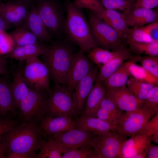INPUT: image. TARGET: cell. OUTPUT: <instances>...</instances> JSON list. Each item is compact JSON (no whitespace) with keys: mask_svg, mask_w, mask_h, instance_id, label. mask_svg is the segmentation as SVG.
<instances>
[{"mask_svg":"<svg viewBox=\"0 0 158 158\" xmlns=\"http://www.w3.org/2000/svg\"><path fill=\"white\" fill-rule=\"evenodd\" d=\"M5 155L30 153L39 150L45 140L39 121L23 122L1 135Z\"/></svg>","mask_w":158,"mask_h":158,"instance_id":"6da1fadb","label":"cell"},{"mask_svg":"<svg viewBox=\"0 0 158 158\" xmlns=\"http://www.w3.org/2000/svg\"><path fill=\"white\" fill-rule=\"evenodd\" d=\"M66 11L63 28L70 40L84 53L98 46L92 37L89 23L81 9L69 1L66 5Z\"/></svg>","mask_w":158,"mask_h":158,"instance_id":"7a4b0ae2","label":"cell"},{"mask_svg":"<svg viewBox=\"0 0 158 158\" xmlns=\"http://www.w3.org/2000/svg\"><path fill=\"white\" fill-rule=\"evenodd\" d=\"M74 54L69 46L57 43L48 47L42 55L44 62L48 69L50 79L54 84L66 85Z\"/></svg>","mask_w":158,"mask_h":158,"instance_id":"3957f363","label":"cell"},{"mask_svg":"<svg viewBox=\"0 0 158 158\" xmlns=\"http://www.w3.org/2000/svg\"><path fill=\"white\" fill-rule=\"evenodd\" d=\"M158 109L143 102L137 109L125 112L121 116L114 131L126 137L140 134Z\"/></svg>","mask_w":158,"mask_h":158,"instance_id":"277c9868","label":"cell"},{"mask_svg":"<svg viewBox=\"0 0 158 158\" xmlns=\"http://www.w3.org/2000/svg\"><path fill=\"white\" fill-rule=\"evenodd\" d=\"M78 115L66 85L54 84L49 92L45 116H63L71 118Z\"/></svg>","mask_w":158,"mask_h":158,"instance_id":"5b68a950","label":"cell"},{"mask_svg":"<svg viewBox=\"0 0 158 158\" xmlns=\"http://www.w3.org/2000/svg\"><path fill=\"white\" fill-rule=\"evenodd\" d=\"M49 92L30 88L21 101L18 109L23 122L39 121L45 116Z\"/></svg>","mask_w":158,"mask_h":158,"instance_id":"8992f818","label":"cell"},{"mask_svg":"<svg viewBox=\"0 0 158 158\" xmlns=\"http://www.w3.org/2000/svg\"><path fill=\"white\" fill-rule=\"evenodd\" d=\"M89 23L93 38L98 46L114 51L121 45V37L114 29L94 14Z\"/></svg>","mask_w":158,"mask_h":158,"instance_id":"52a82bcc","label":"cell"},{"mask_svg":"<svg viewBox=\"0 0 158 158\" xmlns=\"http://www.w3.org/2000/svg\"><path fill=\"white\" fill-rule=\"evenodd\" d=\"M23 69L25 81L30 88L50 92L49 72L45 64L37 57L25 61Z\"/></svg>","mask_w":158,"mask_h":158,"instance_id":"ba28073f","label":"cell"},{"mask_svg":"<svg viewBox=\"0 0 158 158\" xmlns=\"http://www.w3.org/2000/svg\"><path fill=\"white\" fill-rule=\"evenodd\" d=\"M127 137L115 131L96 135L89 144L97 158H120L122 145Z\"/></svg>","mask_w":158,"mask_h":158,"instance_id":"9c48e42d","label":"cell"},{"mask_svg":"<svg viewBox=\"0 0 158 158\" xmlns=\"http://www.w3.org/2000/svg\"><path fill=\"white\" fill-rule=\"evenodd\" d=\"M36 7L50 34H57L63 28L65 20L54 2L49 0H42Z\"/></svg>","mask_w":158,"mask_h":158,"instance_id":"30bf717a","label":"cell"},{"mask_svg":"<svg viewBox=\"0 0 158 158\" xmlns=\"http://www.w3.org/2000/svg\"><path fill=\"white\" fill-rule=\"evenodd\" d=\"M84 53L80 50L74 54L66 85L71 95L78 83L89 73L93 67Z\"/></svg>","mask_w":158,"mask_h":158,"instance_id":"8fae6325","label":"cell"},{"mask_svg":"<svg viewBox=\"0 0 158 158\" xmlns=\"http://www.w3.org/2000/svg\"><path fill=\"white\" fill-rule=\"evenodd\" d=\"M105 88V95L123 111H134L144 102L138 99L126 86L116 88Z\"/></svg>","mask_w":158,"mask_h":158,"instance_id":"7c38bea8","label":"cell"},{"mask_svg":"<svg viewBox=\"0 0 158 158\" xmlns=\"http://www.w3.org/2000/svg\"><path fill=\"white\" fill-rule=\"evenodd\" d=\"M98 73L97 67L93 66L89 73L78 83L71 94L78 115H81L83 112L86 99L96 80Z\"/></svg>","mask_w":158,"mask_h":158,"instance_id":"4fadbf2b","label":"cell"},{"mask_svg":"<svg viewBox=\"0 0 158 158\" xmlns=\"http://www.w3.org/2000/svg\"><path fill=\"white\" fill-rule=\"evenodd\" d=\"M130 137L123 144L120 158H146L151 144L149 137L139 134Z\"/></svg>","mask_w":158,"mask_h":158,"instance_id":"5bb4252c","label":"cell"},{"mask_svg":"<svg viewBox=\"0 0 158 158\" xmlns=\"http://www.w3.org/2000/svg\"><path fill=\"white\" fill-rule=\"evenodd\" d=\"M96 135L74 128L55 133L48 137L56 140L65 147L78 148L89 144Z\"/></svg>","mask_w":158,"mask_h":158,"instance_id":"9a60e30c","label":"cell"},{"mask_svg":"<svg viewBox=\"0 0 158 158\" xmlns=\"http://www.w3.org/2000/svg\"><path fill=\"white\" fill-rule=\"evenodd\" d=\"M22 28L31 32L39 42H46L51 40V36L46 28L36 7L29 10L28 15L22 24Z\"/></svg>","mask_w":158,"mask_h":158,"instance_id":"2e32d148","label":"cell"},{"mask_svg":"<svg viewBox=\"0 0 158 158\" xmlns=\"http://www.w3.org/2000/svg\"><path fill=\"white\" fill-rule=\"evenodd\" d=\"M81 115L74 120L76 128L97 135H104L115 130L116 126L111 123L96 117Z\"/></svg>","mask_w":158,"mask_h":158,"instance_id":"e0dca14e","label":"cell"},{"mask_svg":"<svg viewBox=\"0 0 158 158\" xmlns=\"http://www.w3.org/2000/svg\"><path fill=\"white\" fill-rule=\"evenodd\" d=\"M28 3L17 1L0 4V14L11 25L22 24L28 13Z\"/></svg>","mask_w":158,"mask_h":158,"instance_id":"ac0fdd59","label":"cell"},{"mask_svg":"<svg viewBox=\"0 0 158 158\" xmlns=\"http://www.w3.org/2000/svg\"><path fill=\"white\" fill-rule=\"evenodd\" d=\"M39 122L44 137L76 128L74 120L68 117L45 116Z\"/></svg>","mask_w":158,"mask_h":158,"instance_id":"d6986e66","label":"cell"},{"mask_svg":"<svg viewBox=\"0 0 158 158\" xmlns=\"http://www.w3.org/2000/svg\"><path fill=\"white\" fill-rule=\"evenodd\" d=\"M25 61H19L13 73V79L10 88L14 106L18 109L21 101L29 91L30 88L26 84L23 75Z\"/></svg>","mask_w":158,"mask_h":158,"instance_id":"ffe728a7","label":"cell"},{"mask_svg":"<svg viewBox=\"0 0 158 158\" xmlns=\"http://www.w3.org/2000/svg\"><path fill=\"white\" fill-rule=\"evenodd\" d=\"M131 51L122 45L116 50L114 57L109 62L101 66L96 80L102 83L118 69L127 60L132 59Z\"/></svg>","mask_w":158,"mask_h":158,"instance_id":"44dd1931","label":"cell"},{"mask_svg":"<svg viewBox=\"0 0 158 158\" xmlns=\"http://www.w3.org/2000/svg\"><path fill=\"white\" fill-rule=\"evenodd\" d=\"M158 18L157 10L133 7L126 15L125 19L128 27L135 28L157 22Z\"/></svg>","mask_w":158,"mask_h":158,"instance_id":"7402d4cb","label":"cell"},{"mask_svg":"<svg viewBox=\"0 0 158 158\" xmlns=\"http://www.w3.org/2000/svg\"><path fill=\"white\" fill-rule=\"evenodd\" d=\"M11 79L9 74L0 76V120L16 112L10 88Z\"/></svg>","mask_w":158,"mask_h":158,"instance_id":"603a6c76","label":"cell"},{"mask_svg":"<svg viewBox=\"0 0 158 158\" xmlns=\"http://www.w3.org/2000/svg\"><path fill=\"white\" fill-rule=\"evenodd\" d=\"M105 94V89L102 83L96 80L85 102L81 115L96 117L97 111Z\"/></svg>","mask_w":158,"mask_h":158,"instance_id":"cb8c5ba5","label":"cell"},{"mask_svg":"<svg viewBox=\"0 0 158 158\" xmlns=\"http://www.w3.org/2000/svg\"><path fill=\"white\" fill-rule=\"evenodd\" d=\"M48 47L40 44L15 46L7 56L18 61H25L32 57L42 56L47 51Z\"/></svg>","mask_w":158,"mask_h":158,"instance_id":"d4e9b609","label":"cell"},{"mask_svg":"<svg viewBox=\"0 0 158 158\" xmlns=\"http://www.w3.org/2000/svg\"><path fill=\"white\" fill-rule=\"evenodd\" d=\"M131 59L128 60L123 63L102 83L105 87L116 88L126 85L127 81L130 76L128 66Z\"/></svg>","mask_w":158,"mask_h":158,"instance_id":"484cf974","label":"cell"},{"mask_svg":"<svg viewBox=\"0 0 158 158\" xmlns=\"http://www.w3.org/2000/svg\"><path fill=\"white\" fill-rule=\"evenodd\" d=\"M140 56H134L130 61L128 69L130 76L143 82L158 85V78L150 73L141 66L136 63Z\"/></svg>","mask_w":158,"mask_h":158,"instance_id":"4316f807","label":"cell"},{"mask_svg":"<svg viewBox=\"0 0 158 158\" xmlns=\"http://www.w3.org/2000/svg\"><path fill=\"white\" fill-rule=\"evenodd\" d=\"M40 149L36 158H61L64 146L53 139L48 137Z\"/></svg>","mask_w":158,"mask_h":158,"instance_id":"83f0119b","label":"cell"},{"mask_svg":"<svg viewBox=\"0 0 158 158\" xmlns=\"http://www.w3.org/2000/svg\"><path fill=\"white\" fill-rule=\"evenodd\" d=\"M10 34L14 40L15 46L40 44L36 37L31 32L22 27L17 28Z\"/></svg>","mask_w":158,"mask_h":158,"instance_id":"f1b7e54d","label":"cell"},{"mask_svg":"<svg viewBox=\"0 0 158 158\" xmlns=\"http://www.w3.org/2000/svg\"><path fill=\"white\" fill-rule=\"evenodd\" d=\"M154 85L140 81L130 76L126 86L138 99L144 101L147 93Z\"/></svg>","mask_w":158,"mask_h":158,"instance_id":"f546056e","label":"cell"},{"mask_svg":"<svg viewBox=\"0 0 158 158\" xmlns=\"http://www.w3.org/2000/svg\"><path fill=\"white\" fill-rule=\"evenodd\" d=\"M116 51V50L110 51L97 46L88 52L87 57L93 63L97 65L102 66L112 59L114 56Z\"/></svg>","mask_w":158,"mask_h":158,"instance_id":"4dcf8cb0","label":"cell"},{"mask_svg":"<svg viewBox=\"0 0 158 158\" xmlns=\"http://www.w3.org/2000/svg\"><path fill=\"white\" fill-rule=\"evenodd\" d=\"M61 158H97L89 144L80 148H70L64 146Z\"/></svg>","mask_w":158,"mask_h":158,"instance_id":"1f68e13d","label":"cell"},{"mask_svg":"<svg viewBox=\"0 0 158 158\" xmlns=\"http://www.w3.org/2000/svg\"><path fill=\"white\" fill-rule=\"evenodd\" d=\"M127 42L131 51L149 56H158V42Z\"/></svg>","mask_w":158,"mask_h":158,"instance_id":"d6a6232c","label":"cell"},{"mask_svg":"<svg viewBox=\"0 0 158 158\" xmlns=\"http://www.w3.org/2000/svg\"><path fill=\"white\" fill-rule=\"evenodd\" d=\"M105 9L119 11L126 14L133 8L136 1L133 0H98Z\"/></svg>","mask_w":158,"mask_h":158,"instance_id":"836d02e7","label":"cell"},{"mask_svg":"<svg viewBox=\"0 0 158 158\" xmlns=\"http://www.w3.org/2000/svg\"><path fill=\"white\" fill-rule=\"evenodd\" d=\"M125 37L126 38L127 42H154L148 35L145 26L140 27H128Z\"/></svg>","mask_w":158,"mask_h":158,"instance_id":"e575fe53","label":"cell"},{"mask_svg":"<svg viewBox=\"0 0 158 158\" xmlns=\"http://www.w3.org/2000/svg\"><path fill=\"white\" fill-rule=\"evenodd\" d=\"M105 110L116 121L117 125L123 111L119 109L115 103L105 95L100 104L99 107Z\"/></svg>","mask_w":158,"mask_h":158,"instance_id":"d590c367","label":"cell"},{"mask_svg":"<svg viewBox=\"0 0 158 158\" xmlns=\"http://www.w3.org/2000/svg\"><path fill=\"white\" fill-rule=\"evenodd\" d=\"M138 61L145 69L158 78V56L147 55L140 56Z\"/></svg>","mask_w":158,"mask_h":158,"instance_id":"8d00e7d4","label":"cell"},{"mask_svg":"<svg viewBox=\"0 0 158 158\" xmlns=\"http://www.w3.org/2000/svg\"><path fill=\"white\" fill-rule=\"evenodd\" d=\"M15 47V44L10 34L5 31L0 32V55L8 54Z\"/></svg>","mask_w":158,"mask_h":158,"instance_id":"74e56055","label":"cell"},{"mask_svg":"<svg viewBox=\"0 0 158 158\" xmlns=\"http://www.w3.org/2000/svg\"><path fill=\"white\" fill-rule=\"evenodd\" d=\"M125 17H116L103 21L116 30L121 38L125 37L128 26Z\"/></svg>","mask_w":158,"mask_h":158,"instance_id":"f35d334b","label":"cell"},{"mask_svg":"<svg viewBox=\"0 0 158 158\" xmlns=\"http://www.w3.org/2000/svg\"><path fill=\"white\" fill-rule=\"evenodd\" d=\"M73 4L78 8L88 9L93 12L98 11L104 8L98 0H75Z\"/></svg>","mask_w":158,"mask_h":158,"instance_id":"ab89813d","label":"cell"},{"mask_svg":"<svg viewBox=\"0 0 158 158\" xmlns=\"http://www.w3.org/2000/svg\"><path fill=\"white\" fill-rule=\"evenodd\" d=\"M92 12L93 14L103 21L116 17H125L126 15L120 11L104 8L98 11Z\"/></svg>","mask_w":158,"mask_h":158,"instance_id":"60d3db41","label":"cell"},{"mask_svg":"<svg viewBox=\"0 0 158 158\" xmlns=\"http://www.w3.org/2000/svg\"><path fill=\"white\" fill-rule=\"evenodd\" d=\"M158 132V113L148 122L140 134L150 136Z\"/></svg>","mask_w":158,"mask_h":158,"instance_id":"b9f144b4","label":"cell"},{"mask_svg":"<svg viewBox=\"0 0 158 158\" xmlns=\"http://www.w3.org/2000/svg\"><path fill=\"white\" fill-rule=\"evenodd\" d=\"M144 102L158 109V86L155 85L147 93Z\"/></svg>","mask_w":158,"mask_h":158,"instance_id":"7bdbcfd3","label":"cell"},{"mask_svg":"<svg viewBox=\"0 0 158 158\" xmlns=\"http://www.w3.org/2000/svg\"><path fill=\"white\" fill-rule=\"evenodd\" d=\"M17 125L18 122L15 120L6 118L0 120V135Z\"/></svg>","mask_w":158,"mask_h":158,"instance_id":"ee69618b","label":"cell"},{"mask_svg":"<svg viewBox=\"0 0 158 158\" xmlns=\"http://www.w3.org/2000/svg\"><path fill=\"white\" fill-rule=\"evenodd\" d=\"M158 5V0H136L133 7L152 9Z\"/></svg>","mask_w":158,"mask_h":158,"instance_id":"f6af8a7d","label":"cell"},{"mask_svg":"<svg viewBox=\"0 0 158 158\" xmlns=\"http://www.w3.org/2000/svg\"><path fill=\"white\" fill-rule=\"evenodd\" d=\"M147 34L154 42H158V23L157 22L148 24L145 26Z\"/></svg>","mask_w":158,"mask_h":158,"instance_id":"bcb514c9","label":"cell"},{"mask_svg":"<svg viewBox=\"0 0 158 158\" xmlns=\"http://www.w3.org/2000/svg\"><path fill=\"white\" fill-rule=\"evenodd\" d=\"M96 117L104 121L111 123L116 126V123L111 116L104 109L99 107L97 110Z\"/></svg>","mask_w":158,"mask_h":158,"instance_id":"7dc6e473","label":"cell"},{"mask_svg":"<svg viewBox=\"0 0 158 158\" xmlns=\"http://www.w3.org/2000/svg\"><path fill=\"white\" fill-rule=\"evenodd\" d=\"M6 158H36V152L30 153L10 152L7 154Z\"/></svg>","mask_w":158,"mask_h":158,"instance_id":"c3c4849f","label":"cell"},{"mask_svg":"<svg viewBox=\"0 0 158 158\" xmlns=\"http://www.w3.org/2000/svg\"><path fill=\"white\" fill-rule=\"evenodd\" d=\"M6 56H0V76L8 73Z\"/></svg>","mask_w":158,"mask_h":158,"instance_id":"681fc988","label":"cell"},{"mask_svg":"<svg viewBox=\"0 0 158 158\" xmlns=\"http://www.w3.org/2000/svg\"><path fill=\"white\" fill-rule=\"evenodd\" d=\"M147 158H158V146L151 144L147 153Z\"/></svg>","mask_w":158,"mask_h":158,"instance_id":"f907efd6","label":"cell"},{"mask_svg":"<svg viewBox=\"0 0 158 158\" xmlns=\"http://www.w3.org/2000/svg\"><path fill=\"white\" fill-rule=\"evenodd\" d=\"M11 25L0 14V32L9 29Z\"/></svg>","mask_w":158,"mask_h":158,"instance_id":"816d5d0a","label":"cell"},{"mask_svg":"<svg viewBox=\"0 0 158 158\" xmlns=\"http://www.w3.org/2000/svg\"><path fill=\"white\" fill-rule=\"evenodd\" d=\"M1 135H0V158H6L5 150L2 141Z\"/></svg>","mask_w":158,"mask_h":158,"instance_id":"f5cc1de1","label":"cell"},{"mask_svg":"<svg viewBox=\"0 0 158 158\" xmlns=\"http://www.w3.org/2000/svg\"><path fill=\"white\" fill-rule=\"evenodd\" d=\"M151 141H152L156 144H158V132L149 136Z\"/></svg>","mask_w":158,"mask_h":158,"instance_id":"db71d44e","label":"cell"},{"mask_svg":"<svg viewBox=\"0 0 158 158\" xmlns=\"http://www.w3.org/2000/svg\"><path fill=\"white\" fill-rule=\"evenodd\" d=\"M34 0H18V1H20L22 2H23L25 3H28V2H29L30 1H31Z\"/></svg>","mask_w":158,"mask_h":158,"instance_id":"11a10c76","label":"cell"},{"mask_svg":"<svg viewBox=\"0 0 158 158\" xmlns=\"http://www.w3.org/2000/svg\"><path fill=\"white\" fill-rule=\"evenodd\" d=\"M2 0H0V4L1 3V2Z\"/></svg>","mask_w":158,"mask_h":158,"instance_id":"9f6ffc18","label":"cell"},{"mask_svg":"<svg viewBox=\"0 0 158 158\" xmlns=\"http://www.w3.org/2000/svg\"><path fill=\"white\" fill-rule=\"evenodd\" d=\"M134 0V1H136V0Z\"/></svg>","mask_w":158,"mask_h":158,"instance_id":"6f0895ef","label":"cell"}]
</instances>
